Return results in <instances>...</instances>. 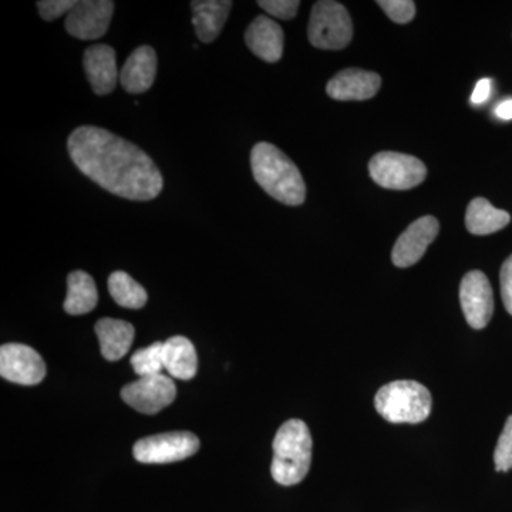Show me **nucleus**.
I'll return each instance as SVG.
<instances>
[{"mask_svg": "<svg viewBox=\"0 0 512 512\" xmlns=\"http://www.w3.org/2000/svg\"><path fill=\"white\" fill-rule=\"evenodd\" d=\"M99 303V292L92 276L84 271H74L67 278V296L64 311L79 316L92 312Z\"/></svg>", "mask_w": 512, "mask_h": 512, "instance_id": "20", "label": "nucleus"}, {"mask_svg": "<svg viewBox=\"0 0 512 512\" xmlns=\"http://www.w3.org/2000/svg\"><path fill=\"white\" fill-rule=\"evenodd\" d=\"M501 296L507 312L512 315V255L504 262L500 272Z\"/></svg>", "mask_w": 512, "mask_h": 512, "instance_id": "28", "label": "nucleus"}, {"mask_svg": "<svg viewBox=\"0 0 512 512\" xmlns=\"http://www.w3.org/2000/svg\"><path fill=\"white\" fill-rule=\"evenodd\" d=\"M0 375L9 382L35 386L45 379L46 365L35 349L8 343L0 348Z\"/></svg>", "mask_w": 512, "mask_h": 512, "instance_id": "9", "label": "nucleus"}, {"mask_svg": "<svg viewBox=\"0 0 512 512\" xmlns=\"http://www.w3.org/2000/svg\"><path fill=\"white\" fill-rule=\"evenodd\" d=\"M431 394L413 380H397L383 386L375 397L377 413L390 423H421L430 416Z\"/></svg>", "mask_w": 512, "mask_h": 512, "instance_id": "4", "label": "nucleus"}, {"mask_svg": "<svg viewBox=\"0 0 512 512\" xmlns=\"http://www.w3.org/2000/svg\"><path fill=\"white\" fill-rule=\"evenodd\" d=\"M251 168L256 183L266 194L285 205H301L306 185L299 168L278 147L258 143L251 151Z\"/></svg>", "mask_w": 512, "mask_h": 512, "instance_id": "2", "label": "nucleus"}, {"mask_svg": "<svg viewBox=\"0 0 512 512\" xmlns=\"http://www.w3.org/2000/svg\"><path fill=\"white\" fill-rule=\"evenodd\" d=\"M495 470L500 473L510 471L512 468V416L508 417L503 433L498 439L494 451Z\"/></svg>", "mask_w": 512, "mask_h": 512, "instance_id": "24", "label": "nucleus"}, {"mask_svg": "<svg viewBox=\"0 0 512 512\" xmlns=\"http://www.w3.org/2000/svg\"><path fill=\"white\" fill-rule=\"evenodd\" d=\"M511 222L507 211L498 210L485 198L470 202L466 212V227L473 235H490L501 231Z\"/></svg>", "mask_w": 512, "mask_h": 512, "instance_id": "21", "label": "nucleus"}, {"mask_svg": "<svg viewBox=\"0 0 512 512\" xmlns=\"http://www.w3.org/2000/svg\"><path fill=\"white\" fill-rule=\"evenodd\" d=\"M440 231L437 218L426 215L410 224L394 244L392 261L397 268H409L423 258Z\"/></svg>", "mask_w": 512, "mask_h": 512, "instance_id": "12", "label": "nucleus"}, {"mask_svg": "<svg viewBox=\"0 0 512 512\" xmlns=\"http://www.w3.org/2000/svg\"><path fill=\"white\" fill-rule=\"evenodd\" d=\"M131 366L140 377L163 375L164 343L156 342L144 349H138L131 356Z\"/></svg>", "mask_w": 512, "mask_h": 512, "instance_id": "23", "label": "nucleus"}, {"mask_svg": "<svg viewBox=\"0 0 512 512\" xmlns=\"http://www.w3.org/2000/svg\"><path fill=\"white\" fill-rule=\"evenodd\" d=\"M200 450V440L190 431H173L146 437L134 444V458L143 464L177 463L194 456Z\"/></svg>", "mask_w": 512, "mask_h": 512, "instance_id": "7", "label": "nucleus"}, {"mask_svg": "<svg viewBox=\"0 0 512 512\" xmlns=\"http://www.w3.org/2000/svg\"><path fill=\"white\" fill-rule=\"evenodd\" d=\"M284 30L268 16H256L245 32V43L255 56L276 63L284 55Z\"/></svg>", "mask_w": 512, "mask_h": 512, "instance_id": "15", "label": "nucleus"}, {"mask_svg": "<svg viewBox=\"0 0 512 512\" xmlns=\"http://www.w3.org/2000/svg\"><path fill=\"white\" fill-rule=\"evenodd\" d=\"M114 13L111 0H83L67 15V33L79 40H96L106 35Z\"/></svg>", "mask_w": 512, "mask_h": 512, "instance_id": "11", "label": "nucleus"}, {"mask_svg": "<svg viewBox=\"0 0 512 512\" xmlns=\"http://www.w3.org/2000/svg\"><path fill=\"white\" fill-rule=\"evenodd\" d=\"M76 5V0H40L37 2V10L46 22H52L63 15H69Z\"/></svg>", "mask_w": 512, "mask_h": 512, "instance_id": "27", "label": "nucleus"}, {"mask_svg": "<svg viewBox=\"0 0 512 512\" xmlns=\"http://www.w3.org/2000/svg\"><path fill=\"white\" fill-rule=\"evenodd\" d=\"M164 366L168 375L180 380H190L197 375L198 357L191 340L173 336L164 342Z\"/></svg>", "mask_w": 512, "mask_h": 512, "instance_id": "19", "label": "nucleus"}, {"mask_svg": "<svg viewBox=\"0 0 512 512\" xmlns=\"http://www.w3.org/2000/svg\"><path fill=\"white\" fill-rule=\"evenodd\" d=\"M84 72L97 96H106L116 89L119 80L116 52L109 45L90 46L83 56Z\"/></svg>", "mask_w": 512, "mask_h": 512, "instance_id": "14", "label": "nucleus"}, {"mask_svg": "<svg viewBox=\"0 0 512 512\" xmlns=\"http://www.w3.org/2000/svg\"><path fill=\"white\" fill-rule=\"evenodd\" d=\"M74 165L104 190L131 201H151L163 191V175L141 148L104 128H76L67 141Z\"/></svg>", "mask_w": 512, "mask_h": 512, "instance_id": "1", "label": "nucleus"}, {"mask_svg": "<svg viewBox=\"0 0 512 512\" xmlns=\"http://www.w3.org/2000/svg\"><path fill=\"white\" fill-rule=\"evenodd\" d=\"M309 42L322 50H342L353 37L352 19L345 6L320 0L312 8L308 26Z\"/></svg>", "mask_w": 512, "mask_h": 512, "instance_id": "5", "label": "nucleus"}, {"mask_svg": "<svg viewBox=\"0 0 512 512\" xmlns=\"http://www.w3.org/2000/svg\"><path fill=\"white\" fill-rule=\"evenodd\" d=\"M234 3L229 0H195L191 2L192 25L202 43H212L224 28Z\"/></svg>", "mask_w": 512, "mask_h": 512, "instance_id": "17", "label": "nucleus"}, {"mask_svg": "<svg viewBox=\"0 0 512 512\" xmlns=\"http://www.w3.org/2000/svg\"><path fill=\"white\" fill-rule=\"evenodd\" d=\"M121 397L137 412L156 414L174 402L177 387L165 375L140 377L136 382L123 387Z\"/></svg>", "mask_w": 512, "mask_h": 512, "instance_id": "8", "label": "nucleus"}, {"mask_svg": "<svg viewBox=\"0 0 512 512\" xmlns=\"http://www.w3.org/2000/svg\"><path fill=\"white\" fill-rule=\"evenodd\" d=\"M312 463V436L305 421L292 419L282 424L274 439L271 474L276 483L296 485L308 476Z\"/></svg>", "mask_w": 512, "mask_h": 512, "instance_id": "3", "label": "nucleus"}, {"mask_svg": "<svg viewBox=\"0 0 512 512\" xmlns=\"http://www.w3.org/2000/svg\"><path fill=\"white\" fill-rule=\"evenodd\" d=\"M495 116L501 120H512V99L501 101L497 107H495Z\"/></svg>", "mask_w": 512, "mask_h": 512, "instance_id": "30", "label": "nucleus"}, {"mask_svg": "<svg viewBox=\"0 0 512 512\" xmlns=\"http://www.w3.org/2000/svg\"><path fill=\"white\" fill-rule=\"evenodd\" d=\"M382 86V79L375 72L362 69H346L329 80L326 93L333 100L363 101L372 99Z\"/></svg>", "mask_w": 512, "mask_h": 512, "instance_id": "13", "label": "nucleus"}, {"mask_svg": "<svg viewBox=\"0 0 512 512\" xmlns=\"http://www.w3.org/2000/svg\"><path fill=\"white\" fill-rule=\"evenodd\" d=\"M372 180L387 190H412L426 180L427 168L419 158L409 154L383 151L370 160Z\"/></svg>", "mask_w": 512, "mask_h": 512, "instance_id": "6", "label": "nucleus"}, {"mask_svg": "<svg viewBox=\"0 0 512 512\" xmlns=\"http://www.w3.org/2000/svg\"><path fill=\"white\" fill-rule=\"evenodd\" d=\"M491 86H493V82H491L490 79H481L480 82L477 83L473 94H471V103L476 104V106H481V104H484L485 101L490 99Z\"/></svg>", "mask_w": 512, "mask_h": 512, "instance_id": "29", "label": "nucleus"}, {"mask_svg": "<svg viewBox=\"0 0 512 512\" xmlns=\"http://www.w3.org/2000/svg\"><path fill=\"white\" fill-rule=\"evenodd\" d=\"M460 302L468 325L484 329L494 313V295L490 281L481 271H471L460 285Z\"/></svg>", "mask_w": 512, "mask_h": 512, "instance_id": "10", "label": "nucleus"}, {"mask_svg": "<svg viewBox=\"0 0 512 512\" xmlns=\"http://www.w3.org/2000/svg\"><path fill=\"white\" fill-rule=\"evenodd\" d=\"M99 338L101 355L116 362L127 355L134 340V326L126 320L104 318L94 326Z\"/></svg>", "mask_w": 512, "mask_h": 512, "instance_id": "18", "label": "nucleus"}, {"mask_svg": "<svg viewBox=\"0 0 512 512\" xmlns=\"http://www.w3.org/2000/svg\"><path fill=\"white\" fill-rule=\"evenodd\" d=\"M109 292L121 308L141 309L148 301L146 289L123 271H116L110 275Z\"/></svg>", "mask_w": 512, "mask_h": 512, "instance_id": "22", "label": "nucleus"}, {"mask_svg": "<svg viewBox=\"0 0 512 512\" xmlns=\"http://www.w3.org/2000/svg\"><path fill=\"white\" fill-rule=\"evenodd\" d=\"M377 5L394 23H399V25L412 22L416 15V3L412 0H379Z\"/></svg>", "mask_w": 512, "mask_h": 512, "instance_id": "25", "label": "nucleus"}, {"mask_svg": "<svg viewBox=\"0 0 512 512\" xmlns=\"http://www.w3.org/2000/svg\"><path fill=\"white\" fill-rule=\"evenodd\" d=\"M157 74V55L153 47L140 46L128 56L120 72V83L130 94L146 93Z\"/></svg>", "mask_w": 512, "mask_h": 512, "instance_id": "16", "label": "nucleus"}, {"mask_svg": "<svg viewBox=\"0 0 512 512\" xmlns=\"http://www.w3.org/2000/svg\"><path fill=\"white\" fill-rule=\"evenodd\" d=\"M258 6L268 13L272 18L291 20L298 15L299 0H259Z\"/></svg>", "mask_w": 512, "mask_h": 512, "instance_id": "26", "label": "nucleus"}]
</instances>
